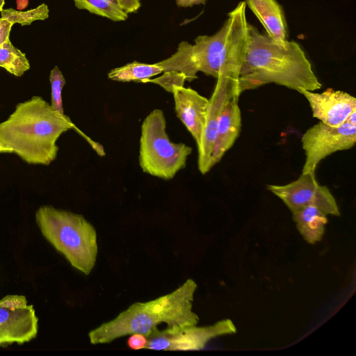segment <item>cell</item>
<instances>
[{
  "label": "cell",
  "instance_id": "cell-1",
  "mask_svg": "<svg viewBox=\"0 0 356 356\" xmlns=\"http://www.w3.org/2000/svg\"><path fill=\"white\" fill-rule=\"evenodd\" d=\"M270 83L299 93L322 87L298 42L287 40L284 45L279 44L248 24V43L238 76V93L241 95Z\"/></svg>",
  "mask_w": 356,
  "mask_h": 356
},
{
  "label": "cell",
  "instance_id": "cell-2",
  "mask_svg": "<svg viewBox=\"0 0 356 356\" xmlns=\"http://www.w3.org/2000/svg\"><path fill=\"white\" fill-rule=\"evenodd\" d=\"M71 129H77L69 117L42 97L33 96L19 103L0 122V143L29 164L48 165L57 156L58 138Z\"/></svg>",
  "mask_w": 356,
  "mask_h": 356
},
{
  "label": "cell",
  "instance_id": "cell-3",
  "mask_svg": "<svg viewBox=\"0 0 356 356\" xmlns=\"http://www.w3.org/2000/svg\"><path fill=\"white\" fill-rule=\"evenodd\" d=\"M197 287L196 282L189 278L166 295L130 305L113 320L91 330L88 333L90 342L93 345L107 343L134 333L147 337L164 323L167 327L197 325L199 317L193 311Z\"/></svg>",
  "mask_w": 356,
  "mask_h": 356
},
{
  "label": "cell",
  "instance_id": "cell-4",
  "mask_svg": "<svg viewBox=\"0 0 356 356\" xmlns=\"http://www.w3.org/2000/svg\"><path fill=\"white\" fill-rule=\"evenodd\" d=\"M36 223L43 236L70 264L89 275L97 259V232L83 216L56 209L40 207L35 213Z\"/></svg>",
  "mask_w": 356,
  "mask_h": 356
},
{
  "label": "cell",
  "instance_id": "cell-5",
  "mask_svg": "<svg viewBox=\"0 0 356 356\" xmlns=\"http://www.w3.org/2000/svg\"><path fill=\"white\" fill-rule=\"evenodd\" d=\"M192 148L183 143H172L166 133L161 109L149 113L141 124L138 161L142 170L163 179H172L184 168Z\"/></svg>",
  "mask_w": 356,
  "mask_h": 356
},
{
  "label": "cell",
  "instance_id": "cell-6",
  "mask_svg": "<svg viewBox=\"0 0 356 356\" xmlns=\"http://www.w3.org/2000/svg\"><path fill=\"white\" fill-rule=\"evenodd\" d=\"M228 29L229 20L227 19L213 35H199L195 39L194 44L181 41L175 54L156 63L163 72L183 73L189 82L197 78L199 72L217 79Z\"/></svg>",
  "mask_w": 356,
  "mask_h": 356
},
{
  "label": "cell",
  "instance_id": "cell-7",
  "mask_svg": "<svg viewBox=\"0 0 356 356\" xmlns=\"http://www.w3.org/2000/svg\"><path fill=\"white\" fill-rule=\"evenodd\" d=\"M305 160L301 173L315 172L318 164L338 151L351 149L356 143V124L347 120L338 127L321 122L309 128L301 138Z\"/></svg>",
  "mask_w": 356,
  "mask_h": 356
},
{
  "label": "cell",
  "instance_id": "cell-8",
  "mask_svg": "<svg viewBox=\"0 0 356 356\" xmlns=\"http://www.w3.org/2000/svg\"><path fill=\"white\" fill-rule=\"evenodd\" d=\"M236 328L230 319H223L205 327H166L156 328L147 336L145 348L157 350H198L213 338L234 334Z\"/></svg>",
  "mask_w": 356,
  "mask_h": 356
},
{
  "label": "cell",
  "instance_id": "cell-9",
  "mask_svg": "<svg viewBox=\"0 0 356 356\" xmlns=\"http://www.w3.org/2000/svg\"><path fill=\"white\" fill-rule=\"evenodd\" d=\"M267 189L279 197L291 211L313 204L327 215L339 216L337 203L329 188L320 185L315 172L301 173L295 181L285 185H268Z\"/></svg>",
  "mask_w": 356,
  "mask_h": 356
},
{
  "label": "cell",
  "instance_id": "cell-10",
  "mask_svg": "<svg viewBox=\"0 0 356 356\" xmlns=\"http://www.w3.org/2000/svg\"><path fill=\"white\" fill-rule=\"evenodd\" d=\"M38 318L25 296L8 295L0 300V348L35 339Z\"/></svg>",
  "mask_w": 356,
  "mask_h": 356
},
{
  "label": "cell",
  "instance_id": "cell-11",
  "mask_svg": "<svg viewBox=\"0 0 356 356\" xmlns=\"http://www.w3.org/2000/svg\"><path fill=\"white\" fill-rule=\"evenodd\" d=\"M211 97L209 99L205 124L200 142L197 147V166L202 175L212 168L211 159L217 127L221 113L227 102L238 93V81L228 76L220 75Z\"/></svg>",
  "mask_w": 356,
  "mask_h": 356
},
{
  "label": "cell",
  "instance_id": "cell-12",
  "mask_svg": "<svg viewBox=\"0 0 356 356\" xmlns=\"http://www.w3.org/2000/svg\"><path fill=\"white\" fill-rule=\"evenodd\" d=\"M300 94L308 101L313 117L329 126H340L356 111L355 97L346 92L328 88L321 93L304 90Z\"/></svg>",
  "mask_w": 356,
  "mask_h": 356
},
{
  "label": "cell",
  "instance_id": "cell-13",
  "mask_svg": "<svg viewBox=\"0 0 356 356\" xmlns=\"http://www.w3.org/2000/svg\"><path fill=\"white\" fill-rule=\"evenodd\" d=\"M172 93L177 118L198 145L205 124L209 99L196 90L184 86L174 88Z\"/></svg>",
  "mask_w": 356,
  "mask_h": 356
},
{
  "label": "cell",
  "instance_id": "cell-14",
  "mask_svg": "<svg viewBox=\"0 0 356 356\" xmlns=\"http://www.w3.org/2000/svg\"><path fill=\"white\" fill-rule=\"evenodd\" d=\"M239 97L235 95L225 106L218 124L216 140L211 159L213 168L232 147L241 129V112Z\"/></svg>",
  "mask_w": 356,
  "mask_h": 356
},
{
  "label": "cell",
  "instance_id": "cell-15",
  "mask_svg": "<svg viewBox=\"0 0 356 356\" xmlns=\"http://www.w3.org/2000/svg\"><path fill=\"white\" fill-rule=\"evenodd\" d=\"M263 25L266 34L275 42L284 45L288 31L284 13L276 0H245Z\"/></svg>",
  "mask_w": 356,
  "mask_h": 356
},
{
  "label": "cell",
  "instance_id": "cell-16",
  "mask_svg": "<svg viewBox=\"0 0 356 356\" xmlns=\"http://www.w3.org/2000/svg\"><path fill=\"white\" fill-rule=\"evenodd\" d=\"M297 229L309 244L321 240L327 222V214L318 207L310 204L292 213Z\"/></svg>",
  "mask_w": 356,
  "mask_h": 356
},
{
  "label": "cell",
  "instance_id": "cell-17",
  "mask_svg": "<svg viewBox=\"0 0 356 356\" xmlns=\"http://www.w3.org/2000/svg\"><path fill=\"white\" fill-rule=\"evenodd\" d=\"M163 72L156 63L147 64L134 60L111 70L108 73L111 80L120 82H143Z\"/></svg>",
  "mask_w": 356,
  "mask_h": 356
},
{
  "label": "cell",
  "instance_id": "cell-18",
  "mask_svg": "<svg viewBox=\"0 0 356 356\" xmlns=\"http://www.w3.org/2000/svg\"><path fill=\"white\" fill-rule=\"evenodd\" d=\"M0 67L14 76H21L30 69V63L26 54L8 38L0 45Z\"/></svg>",
  "mask_w": 356,
  "mask_h": 356
},
{
  "label": "cell",
  "instance_id": "cell-19",
  "mask_svg": "<svg viewBox=\"0 0 356 356\" xmlns=\"http://www.w3.org/2000/svg\"><path fill=\"white\" fill-rule=\"evenodd\" d=\"M75 6L86 10L92 14L111 19L122 22L128 18V15L118 4L115 0H73Z\"/></svg>",
  "mask_w": 356,
  "mask_h": 356
},
{
  "label": "cell",
  "instance_id": "cell-20",
  "mask_svg": "<svg viewBox=\"0 0 356 356\" xmlns=\"http://www.w3.org/2000/svg\"><path fill=\"white\" fill-rule=\"evenodd\" d=\"M1 18L8 20L11 24H19L22 26L29 25L36 20H44L49 17V10L47 4L42 3L38 7L21 11L13 8L3 9Z\"/></svg>",
  "mask_w": 356,
  "mask_h": 356
},
{
  "label": "cell",
  "instance_id": "cell-21",
  "mask_svg": "<svg viewBox=\"0 0 356 356\" xmlns=\"http://www.w3.org/2000/svg\"><path fill=\"white\" fill-rule=\"evenodd\" d=\"M49 82L51 85L50 105L54 110L61 115H65L63 106L62 90L66 81L58 66H55L51 70L49 74Z\"/></svg>",
  "mask_w": 356,
  "mask_h": 356
},
{
  "label": "cell",
  "instance_id": "cell-22",
  "mask_svg": "<svg viewBox=\"0 0 356 356\" xmlns=\"http://www.w3.org/2000/svg\"><path fill=\"white\" fill-rule=\"evenodd\" d=\"M163 72V75L154 79H147L144 83L149 82L159 84L171 93L174 88L184 86L186 79L183 73L176 71H165Z\"/></svg>",
  "mask_w": 356,
  "mask_h": 356
},
{
  "label": "cell",
  "instance_id": "cell-23",
  "mask_svg": "<svg viewBox=\"0 0 356 356\" xmlns=\"http://www.w3.org/2000/svg\"><path fill=\"white\" fill-rule=\"evenodd\" d=\"M147 343V337L140 333H134L130 334V337L127 340L128 346L133 350L145 348Z\"/></svg>",
  "mask_w": 356,
  "mask_h": 356
},
{
  "label": "cell",
  "instance_id": "cell-24",
  "mask_svg": "<svg viewBox=\"0 0 356 356\" xmlns=\"http://www.w3.org/2000/svg\"><path fill=\"white\" fill-rule=\"evenodd\" d=\"M120 7L127 14L138 11L140 7V0H115Z\"/></svg>",
  "mask_w": 356,
  "mask_h": 356
},
{
  "label": "cell",
  "instance_id": "cell-25",
  "mask_svg": "<svg viewBox=\"0 0 356 356\" xmlns=\"http://www.w3.org/2000/svg\"><path fill=\"white\" fill-rule=\"evenodd\" d=\"M13 24L0 17V45L9 38Z\"/></svg>",
  "mask_w": 356,
  "mask_h": 356
},
{
  "label": "cell",
  "instance_id": "cell-26",
  "mask_svg": "<svg viewBox=\"0 0 356 356\" xmlns=\"http://www.w3.org/2000/svg\"><path fill=\"white\" fill-rule=\"evenodd\" d=\"M207 0H175L179 7H191L195 5L205 4Z\"/></svg>",
  "mask_w": 356,
  "mask_h": 356
},
{
  "label": "cell",
  "instance_id": "cell-27",
  "mask_svg": "<svg viewBox=\"0 0 356 356\" xmlns=\"http://www.w3.org/2000/svg\"><path fill=\"white\" fill-rule=\"evenodd\" d=\"M0 153H13V150L0 143Z\"/></svg>",
  "mask_w": 356,
  "mask_h": 356
},
{
  "label": "cell",
  "instance_id": "cell-28",
  "mask_svg": "<svg viewBox=\"0 0 356 356\" xmlns=\"http://www.w3.org/2000/svg\"><path fill=\"white\" fill-rule=\"evenodd\" d=\"M4 3H5L4 0H0V12L3 10Z\"/></svg>",
  "mask_w": 356,
  "mask_h": 356
}]
</instances>
